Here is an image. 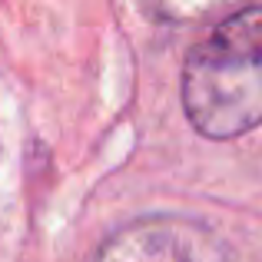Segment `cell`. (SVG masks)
I'll use <instances>...</instances> for the list:
<instances>
[{
	"label": "cell",
	"instance_id": "6da1fadb",
	"mask_svg": "<svg viewBox=\"0 0 262 262\" xmlns=\"http://www.w3.org/2000/svg\"><path fill=\"white\" fill-rule=\"evenodd\" d=\"M183 106L209 140H232L262 123V7L223 20L192 47Z\"/></svg>",
	"mask_w": 262,
	"mask_h": 262
},
{
	"label": "cell",
	"instance_id": "7a4b0ae2",
	"mask_svg": "<svg viewBox=\"0 0 262 262\" xmlns=\"http://www.w3.org/2000/svg\"><path fill=\"white\" fill-rule=\"evenodd\" d=\"M90 262H229V256L196 219L146 216L116 229Z\"/></svg>",
	"mask_w": 262,
	"mask_h": 262
}]
</instances>
